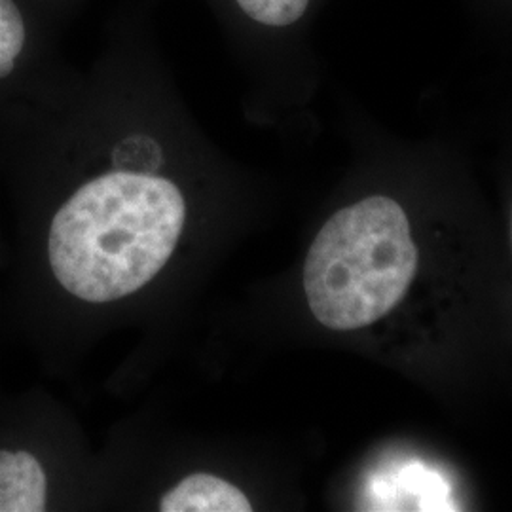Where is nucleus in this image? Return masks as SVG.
<instances>
[{
  "mask_svg": "<svg viewBox=\"0 0 512 512\" xmlns=\"http://www.w3.org/2000/svg\"><path fill=\"white\" fill-rule=\"evenodd\" d=\"M183 192L160 171L114 164L78 186L52 220L48 258L57 283L90 304L137 293L164 270L183 232Z\"/></svg>",
  "mask_w": 512,
  "mask_h": 512,
  "instance_id": "nucleus-1",
  "label": "nucleus"
},
{
  "mask_svg": "<svg viewBox=\"0 0 512 512\" xmlns=\"http://www.w3.org/2000/svg\"><path fill=\"white\" fill-rule=\"evenodd\" d=\"M236 44L243 33L287 31L306 18L311 0H207Z\"/></svg>",
  "mask_w": 512,
  "mask_h": 512,
  "instance_id": "nucleus-3",
  "label": "nucleus"
},
{
  "mask_svg": "<svg viewBox=\"0 0 512 512\" xmlns=\"http://www.w3.org/2000/svg\"><path fill=\"white\" fill-rule=\"evenodd\" d=\"M33 29L21 0H0V82L18 73L31 50Z\"/></svg>",
  "mask_w": 512,
  "mask_h": 512,
  "instance_id": "nucleus-6",
  "label": "nucleus"
},
{
  "mask_svg": "<svg viewBox=\"0 0 512 512\" xmlns=\"http://www.w3.org/2000/svg\"><path fill=\"white\" fill-rule=\"evenodd\" d=\"M160 511L249 512L253 505L232 482L209 473H196L183 478L160 499Z\"/></svg>",
  "mask_w": 512,
  "mask_h": 512,
  "instance_id": "nucleus-5",
  "label": "nucleus"
},
{
  "mask_svg": "<svg viewBox=\"0 0 512 512\" xmlns=\"http://www.w3.org/2000/svg\"><path fill=\"white\" fill-rule=\"evenodd\" d=\"M420 264L403 207L370 196L330 217L304 264V291L315 319L332 330L380 321L403 300Z\"/></svg>",
  "mask_w": 512,
  "mask_h": 512,
  "instance_id": "nucleus-2",
  "label": "nucleus"
},
{
  "mask_svg": "<svg viewBox=\"0 0 512 512\" xmlns=\"http://www.w3.org/2000/svg\"><path fill=\"white\" fill-rule=\"evenodd\" d=\"M48 505V476L37 456L0 448V512H42Z\"/></svg>",
  "mask_w": 512,
  "mask_h": 512,
  "instance_id": "nucleus-4",
  "label": "nucleus"
},
{
  "mask_svg": "<svg viewBox=\"0 0 512 512\" xmlns=\"http://www.w3.org/2000/svg\"><path fill=\"white\" fill-rule=\"evenodd\" d=\"M511 241H512V213H511Z\"/></svg>",
  "mask_w": 512,
  "mask_h": 512,
  "instance_id": "nucleus-7",
  "label": "nucleus"
}]
</instances>
